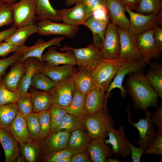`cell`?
<instances>
[{
	"instance_id": "obj_3",
	"label": "cell",
	"mask_w": 162,
	"mask_h": 162,
	"mask_svg": "<svg viewBox=\"0 0 162 162\" xmlns=\"http://www.w3.org/2000/svg\"><path fill=\"white\" fill-rule=\"evenodd\" d=\"M126 61L119 57L110 59L102 58L97 66L91 71L95 87L106 92L112 80Z\"/></svg>"
},
{
	"instance_id": "obj_15",
	"label": "cell",
	"mask_w": 162,
	"mask_h": 162,
	"mask_svg": "<svg viewBox=\"0 0 162 162\" xmlns=\"http://www.w3.org/2000/svg\"><path fill=\"white\" fill-rule=\"evenodd\" d=\"M108 139H105L104 142L110 144L115 157L118 158L121 156L124 158L128 157L131 154L128 140L124 130L123 127L120 126L118 129L111 128L108 132Z\"/></svg>"
},
{
	"instance_id": "obj_56",
	"label": "cell",
	"mask_w": 162,
	"mask_h": 162,
	"mask_svg": "<svg viewBox=\"0 0 162 162\" xmlns=\"http://www.w3.org/2000/svg\"><path fill=\"white\" fill-rule=\"evenodd\" d=\"M18 28L12 25L10 27L0 32V42L4 41L12 34Z\"/></svg>"
},
{
	"instance_id": "obj_23",
	"label": "cell",
	"mask_w": 162,
	"mask_h": 162,
	"mask_svg": "<svg viewBox=\"0 0 162 162\" xmlns=\"http://www.w3.org/2000/svg\"><path fill=\"white\" fill-rule=\"evenodd\" d=\"M0 143L5 154L4 162H15L20 155V149L17 142L5 129H0Z\"/></svg>"
},
{
	"instance_id": "obj_10",
	"label": "cell",
	"mask_w": 162,
	"mask_h": 162,
	"mask_svg": "<svg viewBox=\"0 0 162 162\" xmlns=\"http://www.w3.org/2000/svg\"><path fill=\"white\" fill-rule=\"evenodd\" d=\"M65 38L64 36L55 37L47 42L43 39H39L34 45L30 46H27L24 44L19 47L14 52H20L22 55L17 61L22 62L28 58H37L41 62L43 63L42 56L45 50L53 46H60L61 42Z\"/></svg>"
},
{
	"instance_id": "obj_63",
	"label": "cell",
	"mask_w": 162,
	"mask_h": 162,
	"mask_svg": "<svg viewBox=\"0 0 162 162\" xmlns=\"http://www.w3.org/2000/svg\"><path fill=\"white\" fill-rule=\"evenodd\" d=\"M160 1H162V0H160Z\"/></svg>"
},
{
	"instance_id": "obj_4",
	"label": "cell",
	"mask_w": 162,
	"mask_h": 162,
	"mask_svg": "<svg viewBox=\"0 0 162 162\" xmlns=\"http://www.w3.org/2000/svg\"><path fill=\"white\" fill-rule=\"evenodd\" d=\"M130 16L128 31L136 35L162 25V12L158 14H142L134 12L125 7Z\"/></svg>"
},
{
	"instance_id": "obj_54",
	"label": "cell",
	"mask_w": 162,
	"mask_h": 162,
	"mask_svg": "<svg viewBox=\"0 0 162 162\" xmlns=\"http://www.w3.org/2000/svg\"><path fill=\"white\" fill-rule=\"evenodd\" d=\"M153 36L157 46L161 52L162 51V28L161 26L156 27L153 29Z\"/></svg>"
},
{
	"instance_id": "obj_34",
	"label": "cell",
	"mask_w": 162,
	"mask_h": 162,
	"mask_svg": "<svg viewBox=\"0 0 162 162\" xmlns=\"http://www.w3.org/2000/svg\"><path fill=\"white\" fill-rule=\"evenodd\" d=\"M39 142L33 140L30 142L20 144V151L22 156L27 162H36L40 159L42 154Z\"/></svg>"
},
{
	"instance_id": "obj_46",
	"label": "cell",
	"mask_w": 162,
	"mask_h": 162,
	"mask_svg": "<svg viewBox=\"0 0 162 162\" xmlns=\"http://www.w3.org/2000/svg\"><path fill=\"white\" fill-rule=\"evenodd\" d=\"M74 154L66 148L43 155L42 160L44 162H57L58 160L70 156L72 157Z\"/></svg>"
},
{
	"instance_id": "obj_37",
	"label": "cell",
	"mask_w": 162,
	"mask_h": 162,
	"mask_svg": "<svg viewBox=\"0 0 162 162\" xmlns=\"http://www.w3.org/2000/svg\"><path fill=\"white\" fill-rule=\"evenodd\" d=\"M83 127L80 119L68 113L64 117L56 130L71 133L75 130L82 129Z\"/></svg>"
},
{
	"instance_id": "obj_33",
	"label": "cell",
	"mask_w": 162,
	"mask_h": 162,
	"mask_svg": "<svg viewBox=\"0 0 162 162\" xmlns=\"http://www.w3.org/2000/svg\"><path fill=\"white\" fill-rule=\"evenodd\" d=\"M31 94L34 112L39 113L48 110L53 103L48 92H39L32 89Z\"/></svg>"
},
{
	"instance_id": "obj_48",
	"label": "cell",
	"mask_w": 162,
	"mask_h": 162,
	"mask_svg": "<svg viewBox=\"0 0 162 162\" xmlns=\"http://www.w3.org/2000/svg\"><path fill=\"white\" fill-rule=\"evenodd\" d=\"M20 52H14L13 55L3 59H0V81L7 69L10 65L16 62L22 56Z\"/></svg>"
},
{
	"instance_id": "obj_19",
	"label": "cell",
	"mask_w": 162,
	"mask_h": 162,
	"mask_svg": "<svg viewBox=\"0 0 162 162\" xmlns=\"http://www.w3.org/2000/svg\"><path fill=\"white\" fill-rule=\"evenodd\" d=\"M104 106H107L105 92L95 87L86 94L82 118L97 112Z\"/></svg>"
},
{
	"instance_id": "obj_35",
	"label": "cell",
	"mask_w": 162,
	"mask_h": 162,
	"mask_svg": "<svg viewBox=\"0 0 162 162\" xmlns=\"http://www.w3.org/2000/svg\"><path fill=\"white\" fill-rule=\"evenodd\" d=\"M18 112L16 103L0 106V129L8 128L15 119Z\"/></svg>"
},
{
	"instance_id": "obj_13",
	"label": "cell",
	"mask_w": 162,
	"mask_h": 162,
	"mask_svg": "<svg viewBox=\"0 0 162 162\" xmlns=\"http://www.w3.org/2000/svg\"><path fill=\"white\" fill-rule=\"evenodd\" d=\"M146 64L142 60L129 61L127 60L122 65L110 83L105 94V101H107L111 91L115 88H118L122 99L126 96L127 91L122 86V82L125 76L128 74L142 70Z\"/></svg>"
},
{
	"instance_id": "obj_26",
	"label": "cell",
	"mask_w": 162,
	"mask_h": 162,
	"mask_svg": "<svg viewBox=\"0 0 162 162\" xmlns=\"http://www.w3.org/2000/svg\"><path fill=\"white\" fill-rule=\"evenodd\" d=\"M14 64L2 80L9 90L17 91L18 86L26 72L27 62L26 60L22 62L16 61Z\"/></svg>"
},
{
	"instance_id": "obj_32",
	"label": "cell",
	"mask_w": 162,
	"mask_h": 162,
	"mask_svg": "<svg viewBox=\"0 0 162 162\" xmlns=\"http://www.w3.org/2000/svg\"><path fill=\"white\" fill-rule=\"evenodd\" d=\"M36 15L38 20L49 19L52 21L59 22V18L55 9L49 0H36Z\"/></svg>"
},
{
	"instance_id": "obj_20",
	"label": "cell",
	"mask_w": 162,
	"mask_h": 162,
	"mask_svg": "<svg viewBox=\"0 0 162 162\" xmlns=\"http://www.w3.org/2000/svg\"><path fill=\"white\" fill-rule=\"evenodd\" d=\"M110 19V17L105 19H97L92 16L83 24L92 31L93 36L92 44L99 50L104 43Z\"/></svg>"
},
{
	"instance_id": "obj_55",
	"label": "cell",
	"mask_w": 162,
	"mask_h": 162,
	"mask_svg": "<svg viewBox=\"0 0 162 162\" xmlns=\"http://www.w3.org/2000/svg\"><path fill=\"white\" fill-rule=\"evenodd\" d=\"M82 2L92 10L100 6L106 7V0H82Z\"/></svg>"
},
{
	"instance_id": "obj_50",
	"label": "cell",
	"mask_w": 162,
	"mask_h": 162,
	"mask_svg": "<svg viewBox=\"0 0 162 162\" xmlns=\"http://www.w3.org/2000/svg\"><path fill=\"white\" fill-rule=\"evenodd\" d=\"M128 145L131 151V159L133 162H140L141 157L145 154V150L141 147L134 146L129 141Z\"/></svg>"
},
{
	"instance_id": "obj_38",
	"label": "cell",
	"mask_w": 162,
	"mask_h": 162,
	"mask_svg": "<svg viewBox=\"0 0 162 162\" xmlns=\"http://www.w3.org/2000/svg\"><path fill=\"white\" fill-rule=\"evenodd\" d=\"M136 11L142 14H158L162 12V2L160 0H140Z\"/></svg>"
},
{
	"instance_id": "obj_49",
	"label": "cell",
	"mask_w": 162,
	"mask_h": 162,
	"mask_svg": "<svg viewBox=\"0 0 162 162\" xmlns=\"http://www.w3.org/2000/svg\"><path fill=\"white\" fill-rule=\"evenodd\" d=\"M151 120L154 126L158 127V131L162 133V103L156 112H153Z\"/></svg>"
},
{
	"instance_id": "obj_42",
	"label": "cell",
	"mask_w": 162,
	"mask_h": 162,
	"mask_svg": "<svg viewBox=\"0 0 162 162\" xmlns=\"http://www.w3.org/2000/svg\"><path fill=\"white\" fill-rule=\"evenodd\" d=\"M20 96L17 91L9 90L2 79L0 81V106L16 103Z\"/></svg>"
},
{
	"instance_id": "obj_47",
	"label": "cell",
	"mask_w": 162,
	"mask_h": 162,
	"mask_svg": "<svg viewBox=\"0 0 162 162\" xmlns=\"http://www.w3.org/2000/svg\"><path fill=\"white\" fill-rule=\"evenodd\" d=\"M145 154H154L155 155H162V133L157 132L155 138L148 147L145 150Z\"/></svg>"
},
{
	"instance_id": "obj_45",
	"label": "cell",
	"mask_w": 162,
	"mask_h": 162,
	"mask_svg": "<svg viewBox=\"0 0 162 162\" xmlns=\"http://www.w3.org/2000/svg\"><path fill=\"white\" fill-rule=\"evenodd\" d=\"M13 23L12 11L10 5L0 4V28Z\"/></svg>"
},
{
	"instance_id": "obj_62",
	"label": "cell",
	"mask_w": 162,
	"mask_h": 162,
	"mask_svg": "<svg viewBox=\"0 0 162 162\" xmlns=\"http://www.w3.org/2000/svg\"><path fill=\"white\" fill-rule=\"evenodd\" d=\"M26 160L22 156H19L17 158L16 162H24L26 161Z\"/></svg>"
},
{
	"instance_id": "obj_30",
	"label": "cell",
	"mask_w": 162,
	"mask_h": 162,
	"mask_svg": "<svg viewBox=\"0 0 162 162\" xmlns=\"http://www.w3.org/2000/svg\"><path fill=\"white\" fill-rule=\"evenodd\" d=\"M150 67L145 76L157 94L162 98V63L160 62H153L149 64Z\"/></svg>"
},
{
	"instance_id": "obj_8",
	"label": "cell",
	"mask_w": 162,
	"mask_h": 162,
	"mask_svg": "<svg viewBox=\"0 0 162 162\" xmlns=\"http://www.w3.org/2000/svg\"><path fill=\"white\" fill-rule=\"evenodd\" d=\"M93 10L83 2H80L72 8L56 10L59 18L68 25L73 26L83 25L84 22L92 16Z\"/></svg>"
},
{
	"instance_id": "obj_43",
	"label": "cell",
	"mask_w": 162,
	"mask_h": 162,
	"mask_svg": "<svg viewBox=\"0 0 162 162\" xmlns=\"http://www.w3.org/2000/svg\"><path fill=\"white\" fill-rule=\"evenodd\" d=\"M40 125V141L51 132V117L49 110L39 113Z\"/></svg>"
},
{
	"instance_id": "obj_1",
	"label": "cell",
	"mask_w": 162,
	"mask_h": 162,
	"mask_svg": "<svg viewBox=\"0 0 162 162\" xmlns=\"http://www.w3.org/2000/svg\"><path fill=\"white\" fill-rule=\"evenodd\" d=\"M126 86L136 110L158 107L159 97L142 70L129 74Z\"/></svg>"
},
{
	"instance_id": "obj_17",
	"label": "cell",
	"mask_w": 162,
	"mask_h": 162,
	"mask_svg": "<svg viewBox=\"0 0 162 162\" xmlns=\"http://www.w3.org/2000/svg\"><path fill=\"white\" fill-rule=\"evenodd\" d=\"M70 133L62 131L51 132L39 142L41 154L67 148Z\"/></svg>"
},
{
	"instance_id": "obj_58",
	"label": "cell",
	"mask_w": 162,
	"mask_h": 162,
	"mask_svg": "<svg viewBox=\"0 0 162 162\" xmlns=\"http://www.w3.org/2000/svg\"><path fill=\"white\" fill-rule=\"evenodd\" d=\"M82 0H65L64 4L68 7H70L74 5L75 4H76L81 1Z\"/></svg>"
},
{
	"instance_id": "obj_25",
	"label": "cell",
	"mask_w": 162,
	"mask_h": 162,
	"mask_svg": "<svg viewBox=\"0 0 162 162\" xmlns=\"http://www.w3.org/2000/svg\"><path fill=\"white\" fill-rule=\"evenodd\" d=\"M43 62L53 65L59 64L76 65L75 56L70 52H61L56 51L53 46L48 48L46 52L42 56Z\"/></svg>"
},
{
	"instance_id": "obj_36",
	"label": "cell",
	"mask_w": 162,
	"mask_h": 162,
	"mask_svg": "<svg viewBox=\"0 0 162 162\" xmlns=\"http://www.w3.org/2000/svg\"><path fill=\"white\" fill-rule=\"evenodd\" d=\"M86 95L76 89L70 104L66 109L68 113L81 119L83 117Z\"/></svg>"
},
{
	"instance_id": "obj_44",
	"label": "cell",
	"mask_w": 162,
	"mask_h": 162,
	"mask_svg": "<svg viewBox=\"0 0 162 162\" xmlns=\"http://www.w3.org/2000/svg\"><path fill=\"white\" fill-rule=\"evenodd\" d=\"M31 95L21 96L16 103L19 111L25 117L34 112Z\"/></svg>"
},
{
	"instance_id": "obj_28",
	"label": "cell",
	"mask_w": 162,
	"mask_h": 162,
	"mask_svg": "<svg viewBox=\"0 0 162 162\" xmlns=\"http://www.w3.org/2000/svg\"><path fill=\"white\" fill-rule=\"evenodd\" d=\"M92 140L82 129L75 130L71 134L67 149L74 154L80 152L87 150Z\"/></svg>"
},
{
	"instance_id": "obj_6",
	"label": "cell",
	"mask_w": 162,
	"mask_h": 162,
	"mask_svg": "<svg viewBox=\"0 0 162 162\" xmlns=\"http://www.w3.org/2000/svg\"><path fill=\"white\" fill-rule=\"evenodd\" d=\"M13 13V25L17 28L38 20L36 15V0H19L10 5Z\"/></svg>"
},
{
	"instance_id": "obj_21",
	"label": "cell",
	"mask_w": 162,
	"mask_h": 162,
	"mask_svg": "<svg viewBox=\"0 0 162 162\" xmlns=\"http://www.w3.org/2000/svg\"><path fill=\"white\" fill-rule=\"evenodd\" d=\"M106 7L111 22L124 29L128 30L129 20L125 15V6L120 0H106Z\"/></svg>"
},
{
	"instance_id": "obj_24",
	"label": "cell",
	"mask_w": 162,
	"mask_h": 162,
	"mask_svg": "<svg viewBox=\"0 0 162 162\" xmlns=\"http://www.w3.org/2000/svg\"><path fill=\"white\" fill-rule=\"evenodd\" d=\"M6 130L20 144L33 140L28 132L25 117L19 111L12 123Z\"/></svg>"
},
{
	"instance_id": "obj_64",
	"label": "cell",
	"mask_w": 162,
	"mask_h": 162,
	"mask_svg": "<svg viewBox=\"0 0 162 162\" xmlns=\"http://www.w3.org/2000/svg\"><path fill=\"white\" fill-rule=\"evenodd\" d=\"M1 155V154L0 153V155Z\"/></svg>"
},
{
	"instance_id": "obj_52",
	"label": "cell",
	"mask_w": 162,
	"mask_h": 162,
	"mask_svg": "<svg viewBox=\"0 0 162 162\" xmlns=\"http://www.w3.org/2000/svg\"><path fill=\"white\" fill-rule=\"evenodd\" d=\"M91 162L92 161L87 150L77 154H74L70 160V162Z\"/></svg>"
},
{
	"instance_id": "obj_12",
	"label": "cell",
	"mask_w": 162,
	"mask_h": 162,
	"mask_svg": "<svg viewBox=\"0 0 162 162\" xmlns=\"http://www.w3.org/2000/svg\"><path fill=\"white\" fill-rule=\"evenodd\" d=\"M76 89L71 76L56 83L48 92L53 103L66 109L70 104Z\"/></svg>"
},
{
	"instance_id": "obj_29",
	"label": "cell",
	"mask_w": 162,
	"mask_h": 162,
	"mask_svg": "<svg viewBox=\"0 0 162 162\" xmlns=\"http://www.w3.org/2000/svg\"><path fill=\"white\" fill-rule=\"evenodd\" d=\"M72 76L76 87L81 92L86 94L95 87L91 71L86 68L80 67Z\"/></svg>"
},
{
	"instance_id": "obj_53",
	"label": "cell",
	"mask_w": 162,
	"mask_h": 162,
	"mask_svg": "<svg viewBox=\"0 0 162 162\" xmlns=\"http://www.w3.org/2000/svg\"><path fill=\"white\" fill-rule=\"evenodd\" d=\"M92 16L99 19H105L110 17L107 8L106 6H100L94 9Z\"/></svg>"
},
{
	"instance_id": "obj_51",
	"label": "cell",
	"mask_w": 162,
	"mask_h": 162,
	"mask_svg": "<svg viewBox=\"0 0 162 162\" xmlns=\"http://www.w3.org/2000/svg\"><path fill=\"white\" fill-rule=\"evenodd\" d=\"M18 47L5 41L0 42V57L7 56L10 53L16 51Z\"/></svg>"
},
{
	"instance_id": "obj_59",
	"label": "cell",
	"mask_w": 162,
	"mask_h": 162,
	"mask_svg": "<svg viewBox=\"0 0 162 162\" xmlns=\"http://www.w3.org/2000/svg\"><path fill=\"white\" fill-rule=\"evenodd\" d=\"M19 0H0V4H5L11 5Z\"/></svg>"
},
{
	"instance_id": "obj_39",
	"label": "cell",
	"mask_w": 162,
	"mask_h": 162,
	"mask_svg": "<svg viewBox=\"0 0 162 162\" xmlns=\"http://www.w3.org/2000/svg\"><path fill=\"white\" fill-rule=\"evenodd\" d=\"M55 84L54 81L44 74L37 72L32 77L30 86L44 92H48Z\"/></svg>"
},
{
	"instance_id": "obj_60",
	"label": "cell",
	"mask_w": 162,
	"mask_h": 162,
	"mask_svg": "<svg viewBox=\"0 0 162 162\" xmlns=\"http://www.w3.org/2000/svg\"><path fill=\"white\" fill-rule=\"evenodd\" d=\"M123 161H121L118 158L114 157L113 158H108L106 160L107 162H121Z\"/></svg>"
},
{
	"instance_id": "obj_5",
	"label": "cell",
	"mask_w": 162,
	"mask_h": 162,
	"mask_svg": "<svg viewBox=\"0 0 162 162\" xmlns=\"http://www.w3.org/2000/svg\"><path fill=\"white\" fill-rule=\"evenodd\" d=\"M58 49L62 51L71 52L76 58V65L91 71L97 66L102 58L100 50L93 44L82 48H72L64 44Z\"/></svg>"
},
{
	"instance_id": "obj_41",
	"label": "cell",
	"mask_w": 162,
	"mask_h": 162,
	"mask_svg": "<svg viewBox=\"0 0 162 162\" xmlns=\"http://www.w3.org/2000/svg\"><path fill=\"white\" fill-rule=\"evenodd\" d=\"M49 110L51 117V132L57 130L59 124L68 112L66 108L54 103Z\"/></svg>"
},
{
	"instance_id": "obj_2",
	"label": "cell",
	"mask_w": 162,
	"mask_h": 162,
	"mask_svg": "<svg viewBox=\"0 0 162 162\" xmlns=\"http://www.w3.org/2000/svg\"><path fill=\"white\" fill-rule=\"evenodd\" d=\"M81 121L92 140L99 138L104 140L107 136L110 129L114 125V120L109 114L107 107H104L97 112L84 116Z\"/></svg>"
},
{
	"instance_id": "obj_11",
	"label": "cell",
	"mask_w": 162,
	"mask_h": 162,
	"mask_svg": "<svg viewBox=\"0 0 162 162\" xmlns=\"http://www.w3.org/2000/svg\"><path fill=\"white\" fill-rule=\"evenodd\" d=\"M102 58L110 59L119 58L120 52L119 34L117 26L109 22L103 45L100 50Z\"/></svg>"
},
{
	"instance_id": "obj_22",
	"label": "cell",
	"mask_w": 162,
	"mask_h": 162,
	"mask_svg": "<svg viewBox=\"0 0 162 162\" xmlns=\"http://www.w3.org/2000/svg\"><path fill=\"white\" fill-rule=\"evenodd\" d=\"M86 150L93 162H106L113 154L111 146L99 138L92 140Z\"/></svg>"
},
{
	"instance_id": "obj_14",
	"label": "cell",
	"mask_w": 162,
	"mask_h": 162,
	"mask_svg": "<svg viewBox=\"0 0 162 162\" xmlns=\"http://www.w3.org/2000/svg\"><path fill=\"white\" fill-rule=\"evenodd\" d=\"M37 33L40 35H58L69 38L74 37L79 32L78 26H70L63 22L60 23L45 19L37 22Z\"/></svg>"
},
{
	"instance_id": "obj_27",
	"label": "cell",
	"mask_w": 162,
	"mask_h": 162,
	"mask_svg": "<svg viewBox=\"0 0 162 162\" xmlns=\"http://www.w3.org/2000/svg\"><path fill=\"white\" fill-rule=\"evenodd\" d=\"M27 62L26 72L18 86L17 92L21 96L29 93L28 91L31 85L32 77L38 70L41 62L37 58H29L26 59Z\"/></svg>"
},
{
	"instance_id": "obj_16",
	"label": "cell",
	"mask_w": 162,
	"mask_h": 162,
	"mask_svg": "<svg viewBox=\"0 0 162 162\" xmlns=\"http://www.w3.org/2000/svg\"><path fill=\"white\" fill-rule=\"evenodd\" d=\"M120 41L119 57L129 61L142 60V57L136 42L135 36L128 30L118 26Z\"/></svg>"
},
{
	"instance_id": "obj_18",
	"label": "cell",
	"mask_w": 162,
	"mask_h": 162,
	"mask_svg": "<svg viewBox=\"0 0 162 162\" xmlns=\"http://www.w3.org/2000/svg\"><path fill=\"white\" fill-rule=\"evenodd\" d=\"M75 65H53L43 62L41 63L37 72L44 74L56 83L72 76L76 71Z\"/></svg>"
},
{
	"instance_id": "obj_7",
	"label": "cell",
	"mask_w": 162,
	"mask_h": 162,
	"mask_svg": "<svg viewBox=\"0 0 162 162\" xmlns=\"http://www.w3.org/2000/svg\"><path fill=\"white\" fill-rule=\"evenodd\" d=\"M146 114L145 118L140 117L137 122H134L131 120L129 108H127L128 122L132 124L138 130L139 137L137 143L142 149H147L155 138L157 132L154 125L151 120L152 111H148L147 109L144 110Z\"/></svg>"
},
{
	"instance_id": "obj_31",
	"label": "cell",
	"mask_w": 162,
	"mask_h": 162,
	"mask_svg": "<svg viewBox=\"0 0 162 162\" xmlns=\"http://www.w3.org/2000/svg\"><path fill=\"white\" fill-rule=\"evenodd\" d=\"M35 24H31L18 28L16 30L4 41L17 47L25 44L28 38L32 34L37 33Z\"/></svg>"
},
{
	"instance_id": "obj_40",
	"label": "cell",
	"mask_w": 162,
	"mask_h": 162,
	"mask_svg": "<svg viewBox=\"0 0 162 162\" xmlns=\"http://www.w3.org/2000/svg\"><path fill=\"white\" fill-rule=\"evenodd\" d=\"M25 117L31 138L34 140L40 142V128L39 113L33 112Z\"/></svg>"
},
{
	"instance_id": "obj_9",
	"label": "cell",
	"mask_w": 162,
	"mask_h": 162,
	"mask_svg": "<svg viewBox=\"0 0 162 162\" xmlns=\"http://www.w3.org/2000/svg\"><path fill=\"white\" fill-rule=\"evenodd\" d=\"M136 44L142 57V61L149 64L152 58H160V51L153 36V29L135 35Z\"/></svg>"
},
{
	"instance_id": "obj_57",
	"label": "cell",
	"mask_w": 162,
	"mask_h": 162,
	"mask_svg": "<svg viewBox=\"0 0 162 162\" xmlns=\"http://www.w3.org/2000/svg\"><path fill=\"white\" fill-rule=\"evenodd\" d=\"M125 7L131 10H136L138 6L140 0H120Z\"/></svg>"
},
{
	"instance_id": "obj_61",
	"label": "cell",
	"mask_w": 162,
	"mask_h": 162,
	"mask_svg": "<svg viewBox=\"0 0 162 162\" xmlns=\"http://www.w3.org/2000/svg\"><path fill=\"white\" fill-rule=\"evenodd\" d=\"M72 157L70 156L66 157L58 160L57 162H70V160Z\"/></svg>"
}]
</instances>
